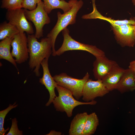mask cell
<instances>
[{"mask_svg":"<svg viewBox=\"0 0 135 135\" xmlns=\"http://www.w3.org/2000/svg\"><path fill=\"white\" fill-rule=\"evenodd\" d=\"M27 37L29 66L30 69H34L33 72L36 76L38 77L40 75V69L41 63L45 58H49L52 54L50 41L46 37L42 38L40 42H38L33 34H28Z\"/></svg>","mask_w":135,"mask_h":135,"instance_id":"6da1fadb","label":"cell"},{"mask_svg":"<svg viewBox=\"0 0 135 135\" xmlns=\"http://www.w3.org/2000/svg\"><path fill=\"white\" fill-rule=\"evenodd\" d=\"M84 3L82 0L78 1L72 8L68 12L62 14L58 12L57 13L58 20L57 22L52 30L48 34L47 37L50 40L52 46V55L56 56L55 48V43L56 38L60 33L69 25L76 23V14L81 8Z\"/></svg>","mask_w":135,"mask_h":135,"instance_id":"7a4b0ae2","label":"cell"},{"mask_svg":"<svg viewBox=\"0 0 135 135\" xmlns=\"http://www.w3.org/2000/svg\"><path fill=\"white\" fill-rule=\"evenodd\" d=\"M56 88L58 93L52 103L56 110L66 113L68 117L72 115L74 109L80 105L96 104L97 102L94 100L88 102H82L76 100L70 90L60 85H57Z\"/></svg>","mask_w":135,"mask_h":135,"instance_id":"3957f363","label":"cell"},{"mask_svg":"<svg viewBox=\"0 0 135 135\" xmlns=\"http://www.w3.org/2000/svg\"><path fill=\"white\" fill-rule=\"evenodd\" d=\"M63 37L62 44L56 51V55L59 56L69 50H82L88 52L96 58L105 56L104 52L96 46L81 43L75 40L70 35V31L67 27L62 31Z\"/></svg>","mask_w":135,"mask_h":135,"instance_id":"277c9868","label":"cell"},{"mask_svg":"<svg viewBox=\"0 0 135 135\" xmlns=\"http://www.w3.org/2000/svg\"><path fill=\"white\" fill-rule=\"evenodd\" d=\"M89 77L90 74L87 72L81 79L73 78L64 73L56 75L53 77L58 85L70 90L74 97L78 100L82 96L84 86Z\"/></svg>","mask_w":135,"mask_h":135,"instance_id":"5b68a950","label":"cell"},{"mask_svg":"<svg viewBox=\"0 0 135 135\" xmlns=\"http://www.w3.org/2000/svg\"><path fill=\"white\" fill-rule=\"evenodd\" d=\"M24 10L26 19L32 22L34 26L36 37L38 39L42 37L44 26L50 22L48 14L44 9L43 2L41 1L38 3L36 8L33 10H30L24 8Z\"/></svg>","mask_w":135,"mask_h":135,"instance_id":"8992f818","label":"cell"},{"mask_svg":"<svg viewBox=\"0 0 135 135\" xmlns=\"http://www.w3.org/2000/svg\"><path fill=\"white\" fill-rule=\"evenodd\" d=\"M12 55L18 64H22L29 58L27 37L24 32L15 35L11 44Z\"/></svg>","mask_w":135,"mask_h":135,"instance_id":"52a82bcc","label":"cell"},{"mask_svg":"<svg viewBox=\"0 0 135 135\" xmlns=\"http://www.w3.org/2000/svg\"><path fill=\"white\" fill-rule=\"evenodd\" d=\"M6 17L8 22L18 28L20 32L24 33L25 32L29 34L34 33L32 24L28 21L26 18L24 8L8 10Z\"/></svg>","mask_w":135,"mask_h":135,"instance_id":"ba28073f","label":"cell"},{"mask_svg":"<svg viewBox=\"0 0 135 135\" xmlns=\"http://www.w3.org/2000/svg\"><path fill=\"white\" fill-rule=\"evenodd\" d=\"M111 25L115 38L118 43L122 47H134L135 44L134 25L126 24L120 25Z\"/></svg>","mask_w":135,"mask_h":135,"instance_id":"9c48e42d","label":"cell"},{"mask_svg":"<svg viewBox=\"0 0 135 135\" xmlns=\"http://www.w3.org/2000/svg\"><path fill=\"white\" fill-rule=\"evenodd\" d=\"M109 91L103 84L102 80L96 81L89 79L85 83L82 91V99L88 102L97 97H102L108 93Z\"/></svg>","mask_w":135,"mask_h":135,"instance_id":"30bf717a","label":"cell"},{"mask_svg":"<svg viewBox=\"0 0 135 135\" xmlns=\"http://www.w3.org/2000/svg\"><path fill=\"white\" fill-rule=\"evenodd\" d=\"M49 58L44 59L42 62L41 65L42 67L43 74L42 77L39 79V82L44 85L48 90L50 95L49 100L46 104L48 106L52 103L56 96L55 89L58 84L51 76L48 67V60Z\"/></svg>","mask_w":135,"mask_h":135,"instance_id":"8fae6325","label":"cell"},{"mask_svg":"<svg viewBox=\"0 0 135 135\" xmlns=\"http://www.w3.org/2000/svg\"><path fill=\"white\" fill-rule=\"evenodd\" d=\"M117 64L116 62L108 59L106 56L96 58L93 63V70L95 78L102 80Z\"/></svg>","mask_w":135,"mask_h":135,"instance_id":"7c38bea8","label":"cell"},{"mask_svg":"<svg viewBox=\"0 0 135 135\" xmlns=\"http://www.w3.org/2000/svg\"><path fill=\"white\" fill-rule=\"evenodd\" d=\"M125 70L120 67L117 64L102 80L103 84L109 91L115 89Z\"/></svg>","mask_w":135,"mask_h":135,"instance_id":"4fadbf2b","label":"cell"},{"mask_svg":"<svg viewBox=\"0 0 135 135\" xmlns=\"http://www.w3.org/2000/svg\"><path fill=\"white\" fill-rule=\"evenodd\" d=\"M96 0H92L93 10L89 14L83 15L82 18L84 19H99L106 20L108 22L111 24L120 25L123 24H126L134 25L135 20L132 18L130 20H115L110 18L105 17L102 15L98 10L95 4Z\"/></svg>","mask_w":135,"mask_h":135,"instance_id":"5bb4252c","label":"cell"},{"mask_svg":"<svg viewBox=\"0 0 135 135\" xmlns=\"http://www.w3.org/2000/svg\"><path fill=\"white\" fill-rule=\"evenodd\" d=\"M44 9L48 14H50L53 9H62L64 13L69 11L76 3L77 0H70L67 2L64 0H43Z\"/></svg>","mask_w":135,"mask_h":135,"instance_id":"9a60e30c","label":"cell"},{"mask_svg":"<svg viewBox=\"0 0 135 135\" xmlns=\"http://www.w3.org/2000/svg\"><path fill=\"white\" fill-rule=\"evenodd\" d=\"M134 87V72L129 68L125 69L115 89L123 94L131 90Z\"/></svg>","mask_w":135,"mask_h":135,"instance_id":"2e32d148","label":"cell"},{"mask_svg":"<svg viewBox=\"0 0 135 135\" xmlns=\"http://www.w3.org/2000/svg\"><path fill=\"white\" fill-rule=\"evenodd\" d=\"M88 114L87 112L78 114L72 120L68 132L69 135H82Z\"/></svg>","mask_w":135,"mask_h":135,"instance_id":"e0dca14e","label":"cell"},{"mask_svg":"<svg viewBox=\"0 0 135 135\" xmlns=\"http://www.w3.org/2000/svg\"><path fill=\"white\" fill-rule=\"evenodd\" d=\"M14 36L6 38L1 40L0 42V59L8 61L18 69L16 60L12 56L10 52L11 42Z\"/></svg>","mask_w":135,"mask_h":135,"instance_id":"ac0fdd59","label":"cell"},{"mask_svg":"<svg viewBox=\"0 0 135 135\" xmlns=\"http://www.w3.org/2000/svg\"><path fill=\"white\" fill-rule=\"evenodd\" d=\"M99 124L98 118L95 112H93L88 114L82 135H92L94 134Z\"/></svg>","mask_w":135,"mask_h":135,"instance_id":"d6986e66","label":"cell"},{"mask_svg":"<svg viewBox=\"0 0 135 135\" xmlns=\"http://www.w3.org/2000/svg\"><path fill=\"white\" fill-rule=\"evenodd\" d=\"M18 28L9 22L4 21L0 24V40L14 36L19 33Z\"/></svg>","mask_w":135,"mask_h":135,"instance_id":"ffe728a7","label":"cell"},{"mask_svg":"<svg viewBox=\"0 0 135 135\" xmlns=\"http://www.w3.org/2000/svg\"><path fill=\"white\" fill-rule=\"evenodd\" d=\"M18 104H16V102H15L12 105L10 104L9 106L6 108L0 111V135H4L9 129V128H8L6 129H5L4 128V120L6 116L10 110L13 108H16Z\"/></svg>","mask_w":135,"mask_h":135,"instance_id":"44dd1931","label":"cell"},{"mask_svg":"<svg viewBox=\"0 0 135 135\" xmlns=\"http://www.w3.org/2000/svg\"><path fill=\"white\" fill-rule=\"evenodd\" d=\"M24 0H2L1 8L8 10L22 8Z\"/></svg>","mask_w":135,"mask_h":135,"instance_id":"7402d4cb","label":"cell"},{"mask_svg":"<svg viewBox=\"0 0 135 135\" xmlns=\"http://www.w3.org/2000/svg\"><path fill=\"white\" fill-rule=\"evenodd\" d=\"M23 134L22 131L20 130L18 127V121L14 118L12 120V124L8 132L6 135H22Z\"/></svg>","mask_w":135,"mask_h":135,"instance_id":"603a6c76","label":"cell"},{"mask_svg":"<svg viewBox=\"0 0 135 135\" xmlns=\"http://www.w3.org/2000/svg\"><path fill=\"white\" fill-rule=\"evenodd\" d=\"M41 0H24L22 3V8L30 10L35 9L36 5L40 2Z\"/></svg>","mask_w":135,"mask_h":135,"instance_id":"cb8c5ba5","label":"cell"},{"mask_svg":"<svg viewBox=\"0 0 135 135\" xmlns=\"http://www.w3.org/2000/svg\"><path fill=\"white\" fill-rule=\"evenodd\" d=\"M62 132H57L54 130H51L50 132L46 135H61Z\"/></svg>","mask_w":135,"mask_h":135,"instance_id":"d4e9b609","label":"cell"},{"mask_svg":"<svg viewBox=\"0 0 135 135\" xmlns=\"http://www.w3.org/2000/svg\"><path fill=\"white\" fill-rule=\"evenodd\" d=\"M129 68L134 72H135V60L131 61L130 62Z\"/></svg>","mask_w":135,"mask_h":135,"instance_id":"484cf974","label":"cell"},{"mask_svg":"<svg viewBox=\"0 0 135 135\" xmlns=\"http://www.w3.org/2000/svg\"><path fill=\"white\" fill-rule=\"evenodd\" d=\"M134 38L135 39V24L134 25Z\"/></svg>","mask_w":135,"mask_h":135,"instance_id":"4316f807","label":"cell"},{"mask_svg":"<svg viewBox=\"0 0 135 135\" xmlns=\"http://www.w3.org/2000/svg\"><path fill=\"white\" fill-rule=\"evenodd\" d=\"M132 3L134 6H135V0H132Z\"/></svg>","mask_w":135,"mask_h":135,"instance_id":"83f0119b","label":"cell"},{"mask_svg":"<svg viewBox=\"0 0 135 135\" xmlns=\"http://www.w3.org/2000/svg\"><path fill=\"white\" fill-rule=\"evenodd\" d=\"M135 90V87H134V88H132V90H131L132 91H133L134 90Z\"/></svg>","mask_w":135,"mask_h":135,"instance_id":"f1b7e54d","label":"cell"},{"mask_svg":"<svg viewBox=\"0 0 135 135\" xmlns=\"http://www.w3.org/2000/svg\"><path fill=\"white\" fill-rule=\"evenodd\" d=\"M134 80L135 82V72H134Z\"/></svg>","mask_w":135,"mask_h":135,"instance_id":"f546056e","label":"cell"},{"mask_svg":"<svg viewBox=\"0 0 135 135\" xmlns=\"http://www.w3.org/2000/svg\"><path fill=\"white\" fill-rule=\"evenodd\" d=\"M132 18L134 20H135V17H134V18Z\"/></svg>","mask_w":135,"mask_h":135,"instance_id":"4dcf8cb0","label":"cell"}]
</instances>
